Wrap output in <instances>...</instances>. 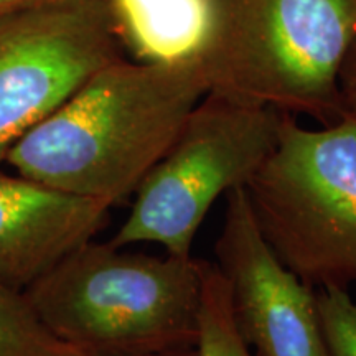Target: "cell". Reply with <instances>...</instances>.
<instances>
[{"mask_svg":"<svg viewBox=\"0 0 356 356\" xmlns=\"http://www.w3.org/2000/svg\"><path fill=\"white\" fill-rule=\"evenodd\" d=\"M208 92L200 60L119 58L7 154L20 175L115 207L132 197Z\"/></svg>","mask_w":356,"mask_h":356,"instance_id":"obj_1","label":"cell"},{"mask_svg":"<svg viewBox=\"0 0 356 356\" xmlns=\"http://www.w3.org/2000/svg\"><path fill=\"white\" fill-rule=\"evenodd\" d=\"M0 356H79L44 327L25 291L0 279Z\"/></svg>","mask_w":356,"mask_h":356,"instance_id":"obj_10","label":"cell"},{"mask_svg":"<svg viewBox=\"0 0 356 356\" xmlns=\"http://www.w3.org/2000/svg\"><path fill=\"white\" fill-rule=\"evenodd\" d=\"M215 252L236 327L257 356H333L320 322L317 292L275 256L244 186L226 195Z\"/></svg>","mask_w":356,"mask_h":356,"instance_id":"obj_7","label":"cell"},{"mask_svg":"<svg viewBox=\"0 0 356 356\" xmlns=\"http://www.w3.org/2000/svg\"><path fill=\"white\" fill-rule=\"evenodd\" d=\"M198 58L208 92L330 124L345 113L340 73L356 40V0H213Z\"/></svg>","mask_w":356,"mask_h":356,"instance_id":"obj_3","label":"cell"},{"mask_svg":"<svg viewBox=\"0 0 356 356\" xmlns=\"http://www.w3.org/2000/svg\"><path fill=\"white\" fill-rule=\"evenodd\" d=\"M317 307L333 356H356V300L343 287H320Z\"/></svg>","mask_w":356,"mask_h":356,"instance_id":"obj_12","label":"cell"},{"mask_svg":"<svg viewBox=\"0 0 356 356\" xmlns=\"http://www.w3.org/2000/svg\"><path fill=\"white\" fill-rule=\"evenodd\" d=\"M147 356H198V353H197V346H193V348L172 350V351H163V353H155V355H147Z\"/></svg>","mask_w":356,"mask_h":356,"instance_id":"obj_15","label":"cell"},{"mask_svg":"<svg viewBox=\"0 0 356 356\" xmlns=\"http://www.w3.org/2000/svg\"><path fill=\"white\" fill-rule=\"evenodd\" d=\"M340 92L345 109L356 115V40L351 44L345 63L341 66Z\"/></svg>","mask_w":356,"mask_h":356,"instance_id":"obj_13","label":"cell"},{"mask_svg":"<svg viewBox=\"0 0 356 356\" xmlns=\"http://www.w3.org/2000/svg\"><path fill=\"white\" fill-rule=\"evenodd\" d=\"M284 115L207 92L134 191L131 211L109 243H149L167 254L191 256L195 236L218 198L246 185L273 152Z\"/></svg>","mask_w":356,"mask_h":356,"instance_id":"obj_5","label":"cell"},{"mask_svg":"<svg viewBox=\"0 0 356 356\" xmlns=\"http://www.w3.org/2000/svg\"><path fill=\"white\" fill-rule=\"evenodd\" d=\"M48 2H58V0H0V12L8 10V8L37 6V3H48Z\"/></svg>","mask_w":356,"mask_h":356,"instance_id":"obj_14","label":"cell"},{"mask_svg":"<svg viewBox=\"0 0 356 356\" xmlns=\"http://www.w3.org/2000/svg\"><path fill=\"white\" fill-rule=\"evenodd\" d=\"M197 353L198 356H257L236 327L228 286L216 264L210 261L203 262Z\"/></svg>","mask_w":356,"mask_h":356,"instance_id":"obj_11","label":"cell"},{"mask_svg":"<svg viewBox=\"0 0 356 356\" xmlns=\"http://www.w3.org/2000/svg\"><path fill=\"white\" fill-rule=\"evenodd\" d=\"M259 229L307 286L356 284V115L320 129L286 114L277 142L244 185Z\"/></svg>","mask_w":356,"mask_h":356,"instance_id":"obj_4","label":"cell"},{"mask_svg":"<svg viewBox=\"0 0 356 356\" xmlns=\"http://www.w3.org/2000/svg\"><path fill=\"white\" fill-rule=\"evenodd\" d=\"M203 262L84 243L25 289L44 327L79 356L193 348Z\"/></svg>","mask_w":356,"mask_h":356,"instance_id":"obj_2","label":"cell"},{"mask_svg":"<svg viewBox=\"0 0 356 356\" xmlns=\"http://www.w3.org/2000/svg\"><path fill=\"white\" fill-rule=\"evenodd\" d=\"M111 208L33 178L0 173V279L25 291L95 239Z\"/></svg>","mask_w":356,"mask_h":356,"instance_id":"obj_8","label":"cell"},{"mask_svg":"<svg viewBox=\"0 0 356 356\" xmlns=\"http://www.w3.org/2000/svg\"><path fill=\"white\" fill-rule=\"evenodd\" d=\"M115 35L136 61L198 60L213 30V0H108Z\"/></svg>","mask_w":356,"mask_h":356,"instance_id":"obj_9","label":"cell"},{"mask_svg":"<svg viewBox=\"0 0 356 356\" xmlns=\"http://www.w3.org/2000/svg\"><path fill=\"white\" fill-rule=\"evenodd\" d=\"M122 56L108 0L0 12V162L92 74Z\"/></svg>","mask_w":356,"mask_h":356,"instance_id":"obj_6","label":"cell"}]
</instances>
